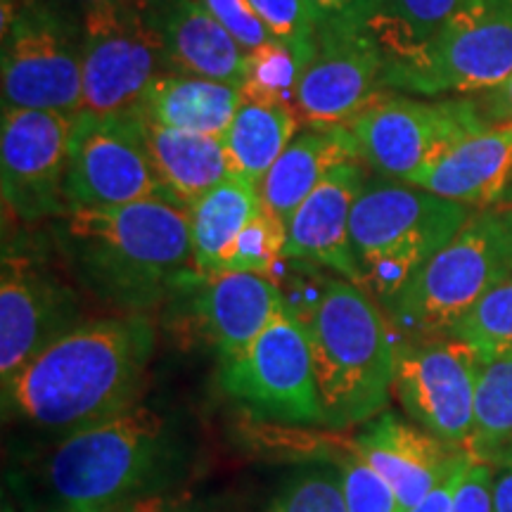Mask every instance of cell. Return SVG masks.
<instances>
[{"label": "cell", "mask_w": 512, "mask_h": 512, "mask_svg": "<svg viewBox=\"0 0 512 512\" xmlns=\"http://www.w3.org/2000/svg\"><path fill=\"white\" fill-rule=\"evenodd\" d=\"M155 351L145 313L83 320L3 380L5 415L74 434L138 403Z\"/></svg>", "instance_id": "6da1fadb"}, {"label": "cell", "mask_w": 512, "mask_h": 512, "mask_svg": "<svg viewBox=\"0 0 512 512\" xmlns=\"http://www.w3.org/2000/svg\"><path fill=\"white\" fill-rule=\"evenodd\" d=\"M48 226L76 283L117 313H147L197 275L190 211L169 200L69 209Z\"/></svg>", "instance_id": "7a4b0ae2"}, {"label": "cell", "mask_w": 512, "mask_h": 512, "mask_svg": "<svg viewBox=\"0 0 512 512\" xmlns=\"http://www.w3.org/2000/svg\"><path fill=\"white\" fill-rule=\"evenodd\" d=\"M311 339L325 425H363L394 392L396 344L370 294L349 280H325L309 304H290Z\"/></svg>", "instance_id": "3957f363"}, {"label": "cell", "mask_w": 512, "mask_h": 512, "mask_svg": "<svg viewBox=\"0 0 512 512\" xmlns=\"http://www.w3.org/2000/svg\"><path fill=\"white\" fill-rule=\"evenodd\" d=\"M176 458V434L162 413L128 411L64 437L46 477L62 512H117L162 484Z\"/></svg>", "instance_id": "277c9868"}, {"label": "cell", "mask_w": 512, "mask_h": 512, "mask_svg": "<svg viewBox=\"0 0 512 512\" xmlns=\"http://www.w3.org/2000/svg\"><path fill=\"white\" fill-rule=\"evenodd\" d=\"M470 219L465 204L403 181H368L351 211L349 240L363 290L387 306Z\"/></svg>", "instance_id": "5b68a950"}, {"label": "cell", "mask_w": 512, "mask_h": 512, "mask_svg": "<svg viewBox=\"0 0 512 512\" xmlns=\"http://www.w3.org/2000/svg\"><path fill=\"white\" fill-rule=\"evenodd\" d=\"M512 278V204L470 214L456 238L387 304L408 339L448 335L498 285Z\"/></svg>", "instance_id": "8992f818"}, {"label": "cell", "mask_w": 512, "mask_h": 512, "mask_svg": "<svg viewBox=\"0 0 512 512\" xmlns=\"http://www.w3.org/2000/svg\"><path fill=\"white\" fill-rule=\"evenodd\" d=\"M3 107L76 114L83 102V10L3 0Z\"/></svg>", "instance_id": "52a82bcc"}, {"label": "cell", "mask_w": 512, "mask_h": 512, "mask_svg": "<svg viewBox=\"0 0 512 512\" xmlns=\"http://www.w3.org/2000/svg\"><path fill=\"white\" fill-rule=\"evenodd\" d=\"M512 76V0H467L408 60L387 64L389 93L446 98L494 91Z\"/></svg>", "instance_id": "ba28073f"}, {"label": "cell", "mask_w": 512, "mask_h": 512, "mask_svg": "<svg viewBox=\"0 0 512 512\" xmlns=\"http://www.w3.org/2000/svg\"><path fill=\"white\" fill-rule=\"evenodd\" d=\"M361 162L375 174L403 181L491 126L477 98H413L387 93L347 124Z\"/></svg>", "instance_id": "9c48e42d"}, {"label": "cell", "mask_w": 512, "mask_h": 512, "mask_svg": "<svg viewBox=\"0 0 512 512\" xmlns=\"http://www.w3.org/2000/svg\"><path fill=\"white\" fill-rule=\"evenodd\" d=\"M164 74L174 72L147 17L145 0L83 10L81 112L143 117L147 91Z\"/></svg>", "instance_id": "30bf717a"}, {"label": "cell", "mask_w": 512, "mask_h": 512, "mask_svg": "<svg viewBox=\"0 0 512 512\" xmlns=\"http://www.w3.org/2000/svg\"><path fill=\"white\" fill-rule=\"evenodd\" d=\"M219 382L259 418L325 425L309 332L287 299L240 356L221 361Z\"/></svg>", "instance_id": "8fae6325"}, {"label": "cell", "mask_w": 512, "mask_h": 512, "mask_svg": "<svg viewBox=\"0 0 512 512\" xmlns=\"http://www.w3.org/2000/svg\"><path fill=\"white\" fill-rule=\"evenodd\" d=\"M484 356L453 335L396 344L394 396L415 425L465 451L475 427ZM467 453V451H465Z\"/></svg>", "instance_id": "7c38bea8"}, {"label": "cell", "mask_w": 512, "mask_h": 512, "mask_svg": "<svg viewBox=\"0 0 512 512\" xmlns=\"http://www.w3.org/2000/svg\"><path fill=\"white\" fill-rule=\"evenodd\" d=\"M64 195L69 209L169 200L147 152L143 117L76 114Z\"/></svg>", "instance_id": "4fadbf2b"}, {"label": "cell", "mask_w": 512, "mask_h": 512, "mask_svg": "<svg viewBox=\"0 0 512 512\" xmlns=\"http://www.w3.org/2000/svg\"><path fill=\"white\" fill-rule=\"evenodd\" d=\"M72 128V114L3 107V121H0L3 204L24 226L50 223L69 211L64 181H67Z\"/></svg>", "instance_id": "5bb4252c"}, {"label": "cell", "mask_w": 512, "mask_h": 512, "mask_svg": "<svg viewBox=\"0 0 512 512\" xmlns=\"http://www.w3.org/2000/svg\"><path fill=\"white\" fill-rule=\"evenodd\" d=\"M81 323V302L74 287L43 256L5 247L0 275L3 380Z\"/></svg>", "instance_id": "9a60e30c"}, {"label": "cell", "mask_w": 512, "mask_h": 512, "mask_svg": "<svg viewBox=\"0 0 512 512\" xmlns=\"http://www.w3.org/2000/svg\"><path fill=\"white\" fill-rule=\"evenodd\" d=\"M387 60L368 27H325L297 91V117L306 124H349L387 95Z\"/></svg>", "instance_id": "2e32d148"}, {"label": "cell", "mask_w": 512, "mask_h": 512, "mask_svg": "<svg viewBox=\"0 0 512 512\" xmlns=\"http://www.w3.org/2000/svg\"><path fill=\"white\" fill-rule=\"evenodd\" d=\"M354 453L387 479L399 498L401 512L418 505L453 470L472 458L470 453L434 437L425 427L387 411L366 422L354 441Z\"/></svg>", "instance_id": "e0dca14e"}, {"label": "cell", "mask_w": 512, "mask_h": 512, "mask_svg": "<svg viewBox=\"0 0 512 512\" xmlns=\"http://www.w3.org/2000/svg\"><path fill=\"white\" fill-rule=\"evenodd\" d=\"M366 183L368 174L363 162H347L332 169L287 223L283 259L311 261L363 287L361 268L349 240V223Z\"/></svg>", "instance_id": "ac0fdd59"}, {"label": "cell", "mask_w": 512, "mask_h": 512, "mask_svg": "<svg viewBox=\"0 0 512 512\" xmlns=\"http://www.w3.org/2000/svg\"><path fill=\"white\" fill-rule=\"evenodd\" d=\"M145 10L162 38L171 72L242 88L247 53L211 15L204 0H145Z\"/></svg>", "instance_id": "d6986e66"}, {"label": "cell", "mask_w": 512, "mask_h": 512, "mask_svg": "<svg viewBox=\"0 0 512 512\" xmlns=\"http://www.w3.org/2000/svg\"><path fill=\"white\" fill-rule=\"evenodd\" d=\"M406 183L465 207H494L512 190V121L465 138Z\"/></svg>", "instance_id": "ffe728a7"}, {"label": "cell", "mask_w": 512, "mask_h": 512, "mask_svg": "<svg viewBox=\"0 0 512 512\" xmlns=\"http://www.w3.org/2000/svg\"><path fill=\"white\" fill-rule=\"evenodd\" d=\"M195 316L207 342L219 351L221 361L240 356L271 323L285 294L273 275L223 273L200 278Z\"/></svg>", "instance_id": "44dd1931"}, {"label": "cell", "mask_w": 512, "mask_h": 512, "mask_svg": "<svg viewBox=\"0 0 512 512\" xmlns=\"http://www.w3.org/2000/svg\"><path fill=\"white\" fill-rule=\"evenodd\" d=\"M347 162H361L347 124H306L259 183L261 202L287 226L318 183Z\"/></svg>", "instance_id": "7402d4cb"}, {"label": "cell", "mask_w": 512, "mask_h": 512, "mask_svg": "<svg viewBox=\"0 0 512 512\" xmlns=\"http://www.w3.org/2000/svg\"><path fill=\"white\" fill-rule=\"evenodd\" d=\"M143 136L169 200L192 209L230 174L223 138L169 128L143 117Z\"/></svg>", "instance_id": "603a6c76"}, {"label": "cell", "mask_w": 512, "mask_h": 512, "mask_svg": "<svg viewBox=\"0 0 512 512\" xmlns=\"http://www.w3.org/2000/svg\"><path fill=\"white\" fill-rule=\"evenodd\" d=\"M259 183L240 174H228L190 209L192 268L200 278H216L240 233L259 211Z\"/></svg>", "instance_id": "cb8c5ba5"}, {"label": "cell", "mask_w": 512, "mask_h": 512, "mask_svg": "<svg viewBox=\"0 0 512 512\" xmlns=\"http://www.w3.org/2000/svg\"><path fill=\"white\" fill-rule=\"evenodd\" d=\"M245 105L242 88L188 74H164L147 91L143 117L178 131L223 136Z\"/></svg>", "instance_id": "d4e9b609"}, {"label": "cell", "mask_w": 512, "mask_h": 512, "mask_svg": "<svg viewBox=\"0 0 512 512\" xmlns=\"http://www.w3.org/2000/svg\"><path fill=\"white\" fill-rule=\"evenodd\" d=\"M297 128V114L283 107L245 102L221 136L230 174L247 176L254 183L264 181L275 159L283 155L290 140L297 136Z\"/></svg>", "instance_id": "484cf974"}, {"label": "cell", "mask_w": 512, "mask_h": 512, "mask_svg": "<svg viewBox=\"0 0 512 512\" xmlns=\"http://www.w3.org/2000/svg\"><path fill=\"white\" fill-rule=\"evenodd\" d=\"M465 3L467 0H382L368 29L380 43L387 64H396L418 53Z\"/></svg>", "instance_id": "4316f807"}, {"label": "cell", "mask_w": 512, "mask_h": 512, "mask_svg": "<svg viewBox=\"0 0 512 512\" xmlns=\"http://www.w3.org/2000/svg\"><path fill=\"white\" fill-rule=\"evenodd\" d=\"M508 444H512V354L486 361L477 387L475 427L465 451L489 463Z\"/></svg>", "instance_id": "83f0119b"}, {"label": "cell", "mask_w": 512, "mask_h": 512, "mask_svg": "<svg viewBox=\"0 0 512 512\" xmlns=\"http://www.w3.org/2000/svg\"><path fill=\"white\" fill-rule=\"evenodd\" d=\"M309 62L311 57L290 48L278 38L256 48L254 53L247 55V76L242 83L245 102L283 107V110L297 114L299 81H302Z\"/></svg>", "instance_id": "f1b7e54d"}, {"label": "cell", "mask_w": 512, "mask_h": 512, "mask_svg": "<svg viewBox=\"0 0 512 512\" xmlns=\"http://www.w3.org/2000/svg\"><path fill=\"white\" fill-rule=\"evenodd\" d=\"M448 335L472 344L484 361L512 354V278L486 294Z\"/></svg>", "instance_id": "f546056e"}, {"label": "cell", "mask_w": 512, "mask_h": 512, "mask_svg": "<svg viewBox=\"0 0 512 512\" xmlns=\"http://www.w3.org/2000/svg\"><path fill=\"white\" fill-rule=\"evenodd\" d=\"M287 238V226L268 211L266 207L249 221L242 230L240 238L235 240L226 261H223L221 273H261L273 275V268L283 259Z\"/></svg>", "instance_id": "4dcf8cb0"}, {"label": "cell", "mask_w": 512, "mask_h": 512, "mask_svg": "<svg viewBox=\"0 0 512 512\" xmlns=\"http://www.w3.org/2000/svg\"><path fill=\"white\" fill-rule=\"evenodd\" d=\"M339 486L349 512H401L399 498L387 479L356 453L342 463Z\"/></svg>", "instance_id": "1f68e13d"}, {"label": "cell", "mask_w": 512, "mask_h": 512, "mask_svg": "<svg viewBox=\"0 0 512 512\" xmlns=\"http://www.w3.org/2000/svg\"><path fill=\"white\" fill-rule=\"evenodd\" d=\"M249 3L273 38L287 43L306 57H313L318 29L306 8V0H249Z\"/></svg>", "instance_id": "d6a6232c"}, {"label": "cell", "mask_w": 512, "mask_h": 512, "mask_svg": "<svg viewBox=\"0 0 512 512\" xmlns=\"http://www.w3.org/2000/svg\"><path fill=\"white\" fill-rule=\"evenodd\" d=\"M264 512H349L344 503L339 477L311 472L292 479L278 491Z\"/></svg>", "instance_id": "836d02e7"}, {"label": "cell", "mask_w": 512, "mask_h": 512, "mask_svg": "<svg viewBox=\"0 0 512 512\" xmlns=\"http://www.w3.org/2000/svg\"><path fill=\"white\" fill-rule=\"evenodd\" d=\"M211 15L219 19V24L228 31L245 53H254L256 48L273 41V34L256 15L249 0H204Z\"/></svg>", "instance_id": "e575fe53"}, {"label": "cell", "mask_w": 512, "mask_h": 512, "mask_svg": "<svg viewBox=\"0 0 512 512\" xmlns=\"http://www.w3.org/2000/svg\"><path fill=\"white\" fill-rule=\"evenodd\" d=\"M382 0H306L316 29L368 27Z\"/></svg>", "instance_id": "d590c367"}, {"label": "cell", "mask_w": 512, "mask_h": 512, "mask_svg": "<svg viewBox=\"0 0 512 512\" xmlns=\"http://www.w3.org/2000/svg\"><path fill=\"white\" fill-rule=\"evenodd\" d=\"M496 470L498 467L486 460H472L458 486L451 512H494Z\"/></svg>", "instance_id": "8d00e7d4"}, {"label": "cell", "mask_w": 512, "mask_h": 512, "mask_svg": "<svg viewBox=\"0 0 512 512\" xmlns=\"http://www.w3.org/2000/svg\"><path fill=\"white\" fill-rule=\"evenodd\" d=\"M472 460H475V458L465 460V463L460 465L458 470H453L451 475H448L444 482H441L437 489L432 491V494H427L418 505H413V508L406 510V512H451L453 501H456L458 486H460V482H463L467 467H470Z\"/></svg>", "instance_id": "74e56055"}, {"label": "cell", "mask_w": 512, "mask_h": 512, "mask_svg": "<svg viewBox=\"0 0 512 512\" xmlns=\"http://www.w3.org/2000/svg\"><path fill=\"white\" fill-rule=\"evenodd\" d=\"M479 107L486 114L491 124H501V121H512V76L496 86L494 91H486L479 95Z\"/></svg>", "instance_id": "f35d334b"}, {"label": "cell", "mask_w": 512, "mask_h": 512, "mask_svg": "<svg viewBox=\"0 0 512 512\" xmlns=\"http://www.w3.org/2000/svg\"><path fill=\"white\" fill-rule=\"evenodd\" d=\"M494 512H512V467H498L494 482Z\"/></svg>", "instance_id": "ab89813d"}, {"label": "cell", "mask_w": 512, "mask_h": 512, "mask_svg": "<svg viewBox=\"0 0 512 512\" xmlns=\"http://www.w3.org/2000/svg\"><path fill=\"white\" fill-rule=\"evenodd\" d=\"M60 3L69 5V8L76 10H88L95 8V5H114V3H138V0H60Z\"/></svg>", "instance_id": "60d3db41"}, {"label": "cell", "mask_w": 512, "mask_h": 512, "mask_svg": "<svg viewBox=\"0 0 512 512\" xmlns=\"http://www.w3.org/2000/svg\"><path fill=\"white\" fill-rule=\"evenodd\" d=\"M489 463L496 465V467H512V444L501 448V451H498L496 456L489 460Z\"/></svg>", "instance_id": "b9f144b4"}, {"label": "cell", "mask_w": 512, "mask_h": 512, "mask_svg": "<svg viewBox=\"0 0 512 512\" xmlns=\"http://www.w3.org/2000/svg\"><path fill=\"white\" fill-rule=\"evenodd\" d=\"M510 192H512V190H510Z\"/></svg>", "instance_id": "7bdbcfd3"}]
</instances>
